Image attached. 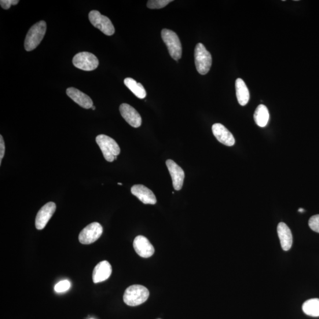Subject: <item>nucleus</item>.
<instances>
[{"label": "nucleus", "mask_w": 319, "mask_h": 319, "mask_svg": "<svg viewBox=\"0 0 319 319\" xmlns=\"http://www.w3.org/2000/svg\"><path fill=\"white\" fill-rule=\"evenodd\" d=\"M149 295V291L144 286L133 285L125 291L123 300L128 306H137L146 302Z\"/></svg>", "instance_id": "1"}, {"label": "nucleus", "mask_w": 319, "mask_h": 319, "mask_svg": "<svg viewBox=\"0 0 319 319\" xmlns=\"http://www.w3.org/2000/svg\"><path fill=\"white\" fill-rule=\"evenodd\" d=\"M46 23L45 21H40L30 28L25 37V49L30 52L34 50L41 43L46 32Z\"/></svg>", "instance_id": "2"}, {"label": "nucleus", "mask_w": 319, "mask_h": 319, "mask_svg": "<svg viewBox=\"0 0 319 319\" xmlns=\"http://www.w3.org/2000/svg\"><path fill=\"white\" fill-rule=\"evenodd\" d=\"M96 142L100 147L105 159L109 162H112L115 160V157L120 155L121 150L119 144L108 135H98Z\"/></svg>", "instance_id": "3"}, {"label": "nucleus", "mask_w": 319, "mask_h": 319, "mask_svg": "<svg viewBox=\"0 0 319 319\" xmlns=\"http://www.w3.org/2000/svg\"><path fill=\"white\" fill-rule=\"evenodd\" d=\"M161 35L171 57L178 61L181 58L182 54V44L178 36L173 31L166 28L163 29Z\"/></svg>", "instance_id": "4"}, {"label": "nucleus", "mask_w": 319, "mask_h": 319, "mask_svg": "<svg viewBox=\"0 0 319 319\" xmlns=\"http://www.w3.org/2000/svg\"><path fill=\"white\" fill-rule=\"evenodd\" d=\"M195 62L197 71L200 75H206L210 71L212 63V56L203 44L198 43L196 46Z\"/></svg>", "instance_id": "5"}, {"label": "nucleus", "mask_w": 319, "mask_h": 319, "mask_svg": "<svg viewBox=\"0 0 319 319\" xmlns=\"http://www.w3.org/2000/svg\"><path fill=\"white\" fill-rule=\"evenodd\" d=\"M89 20L91 23L95 27L99 29L107 36H112L114 34L115 28L111 20L97 10H93L89 14Z\"/></svg>", "instance_id": "6"}, {"label": "nucleus", "mask_w": 319, "mask_h": 319, "mask_svg": "<svg viewBox=\"0 0 319 319\" xmlns=\"http://www.w3.org/2000/svg\"><path fill=\"white\" fill-rule=\"evenodd\" d=\"M72 62L76 68L85 71H94L99 65L98 58L94 54L87 52L76 54Z\"/></svg>", "instance_id": "7"}, {"label": "nucleus", "mask_w": 319, "mask_h": 319, "mask_svg": "<svg viewBox=\"0 0 319 319\" xmlns=\"http://www.w3.org/2000/svg\"><path fill=\"white\" fill-rule=\"evenodd\" d=\"M103 228L100 223L93 222L87 225L79 234V241L84 245L95 243L102 236Z\"/></svg>", "instance_id": "8"}, {"label": "nucleus", "mask_w": 319, "mask_h": 319, "mask_svg": "<svg viewBox=\"0 0 319 319\" xmlns=\"http://www.w3.org/2000/svg\"><path fill=\"white\" fill-rule=\"evenodd\" d=\"M56 209V204L52 201L44 205L37 214L35 221L36 228L38 230L45 228L47 223L54 214Z\"/></svg>", "instance_id": "9"}, {"label": "nucleus", "mask_w": 319, "mask_h": 319, "mask_svg": "<svg viewBox=\"0 0 319 319\" xmlns=\"http://www.w3.org/2000/svg\"><path fill=\"white\" fill-rule=\"evenodd\" d=\"M120 111L121 115L123 119L134 128H138L141 126L142 123L141 117L136 109L133 106L127 104H122L120 106Z\"/></svg>", "instance_id": "10"}, {"label": "nucleus", "mask_w": 319, "mask_h": 319, "mask_svg": "<svg viewBox=\"0 0 319 319\" xmlns=\"http://www.w3.org/2000/svg\"><path fill=\"white\" fill-rule=\"evenodd\" d=\"M166 164L170 172L174 189L176 190H181L185 179L184 171L173 160H167Z\"/></svg>", "instance_id": "11"}, {"label": "nucleus", "mask_w": 319, "mask_h": 319, "mask_svg": "<svg viewBox=\"0 0 319 319\" xmlns=\"http://www.w3.org/2000/svg\"><path fill=\"white\" fill-rule=\"evenodd\" d=\"M133 247L137 254L142 258L150 257L155 251V248L148 238L142 236H138L135 238Z\"/></svg>", "instance_id": "12"}, {"label": "nucleus", "mask_w": 319, "mask_h": 319, "mask_svg": "<svg viewBox=\"0 0 319 319\" xmlns=\"http://www.w3.org/2000/svg\"><path fill=\"white\" fill-rule=\"evenodd\" d=\"M212 130L214 136L222 144L226 146L234 145L236 140L233 135L222 124L216 123L213 125Z\"/></svg>", "instance_id": "13"}, {"label": "nucleus", "mask_w": 319, "mask_h": 319, "mask_svg": "<svg viewBox=\"0 0 319 319\" xmlns=\"http://www.w3.org/2000/svg\"><path fill=\"white\" fill-rule=\"evenodd\" d=\"M131 192L144 204L155 205L157 202L155 194L144 185H134L132 187Z\"/></svg>", "instance_id": "14"}, {"label": "nucleus", "mask_w": 319, "mask_h": 319, "mask_svg": "<svg viewBox=\"0 0 319 319\" xmlns=\"http://www.w3.org/2000/svg\"><path fill=\"white\" fill-rule=\"evenodd\" d=\"M112 267L107 261L101 262L94 268L93 280L97 284L108 280L112 274Z\"/></svg>", "instance_id": "15"}, {"label": "nucleus", "mask_w": 319, "mask_h": 319, "mask_svg": "<svg viewBox=\"0 0 319 319\" xmlns=\"http://www.w3.org/2000/svg\"><path fill=\"white\" fill-rule=\"evenodd\" d=\"M67 94L69 98L83 108L90 109L94 106L93 101L89 96L75 88H69Z\"/></svg>", "instance_id": "16"}, {"label": "nucleus", "mask_w": 319, "mask_h": 319, "mask_svg": "<svg viewBox=\"0 0 319 319\" xmlns=\"http://www.w3.org/2000/svg\"><path fill=\"white\" fill-rule=\"evenodd\" d=\"M277 233L280 238L282 248L284 251H288L293 244V236L291 230L284 222H280L277 226Z\"/></svg>", "instance_id": "17"}, {"label": "nucleus", "mask_w": 319, "mask_h": 319, "mask_svg": "<svg viewBox=\"0 0 319 319\" xmlns=\"http://www.w3.org/2000/svg\"><path fill=\"white\" fill-rule=\"evenodd\" d=\"M237 98L238 102L242 106L246 105L249 100V92L244 80L238 78L236 82Z\"/></svg>", "instance_id": "18"}, {"label": "nucleus", "mask_w": 319, "mask_h": 319, "mask_svg": "<svg viewBox=\"0 0 319 319\" xmlns=\"http://www.w3.org/2000/svg\"><path fill=\"white\" fill-rule=\"evenodd\" d=\"M254 119L259 127H266L270 120V113L267 106L263 104L258 105L255 109Z\"/></svg>", "instance_id": "19"}, {"label": "nucleus", "mask_w": 319, "mask_h": 319, "mask_svg": "<svg viewBox=\"0 0 319 319\" xmlns=\"http://www.w3.org/2000/svg\"><path fill=\"white\" fill-rule=\"evenodd\" d=\"M124 84L133 93L135 96L140 99H144L146 97V91L144 86L140 83L131 78L124 79Z\"/></svg>", "instance_id": "20"}, {"label": "nucleus", "mask_w": 319, "mask_h": 319, "mask_svg": "<svg viewBox=\"0 0 319 319\" xmlns=\"http://www.w3.org/2000/svg\"><path fill=\"white\" fill-rule=\"evenodd\" d=\"M303 312L308 316L312 317L319 316V299H312L307 300L303 304Z\"/></svg>", "instance_id": "21"}, {"label": "nucleus", "mask_w": 319, "mask_h": 319, "mask_svg": "<svg viewBox=\"0 0 319 319\" xmlns=\"http://www.w3.org/2000/svg\"><path fill=\"white\" fill-rule=\"evenodd\" d=\"M172 2V0H150L147 4V6L150 9H160L164 8Z\"/></svg>", "instance_id": "22"}, {"label": "nucleus", "mask_w": 319, "mask_h": 319, "mask_svg": "<svg viewBox=\"0 0 319 319\" xmlns=\"http://www.w3.org/2000/svg\"><path fill=\"white\" fill-rule=\"evenodd\" d=\"M71 287V283L67 280L59 282L54 286V291L57 293L67 292Z\"/></svg>", "instance_id": "23"}, {"label": "nucleus", "mask_w": 319, "mask_h": 319, "mask_svg": "<svg viewBox=\"0 0 319 319\" xmlns=\"http://www.w3.org/2000/svg\"><path fill=\"white\" fill-rule=\"evenodd\" d=\"M309 225L311 230L319 233V215L311 216L309 219Z\"/></svg>", "instance_id": "24"}, {"label": "nucleus", "mask_w": 319, "mask_h": 319, "mask_svg": "<svg viewBox=\"0 0 319 319\" xmlns=\"http://www.w3.org/2000/svg\"><path fill=\"white\" fill-rule=\"evenodd\" d=\"M19 3L18 0H1L0 2V5L3 9L7 10L10 8L12 6L17 5Z\"/></svg>", "instance_id": "25"}, {"label": "nucleus", "mask_w": 319, "mask_h": 319, "mask_svg": "<svg viewBox=\"0 0 319 319\" xmlns=\"http://www.w3.org/2000/svg\"><path fill=\"white\" fill-rule=\"evenodd\" d=\"M5 143L2 135L0 136V165L2 164V160L5 155Z\"/></svg>", "instance_id": "26"}, {"label": "nucleus", "mask_w": 319, "mask_h": 319, "mask_svg": "<svg viewBox=\"0 0 319 319\" xmlns=\"http://www.w3.org/2000/svg\"><path fill=\"white\" fill-rule=\"evenodd\" d=\"M303 211H304V210L302 208H300L299 210V212H303Z\"/></svg>", "instance_id": "27"}, {"label": "nucleus", "mask_w": 319, "mask_h": 319, "mask_svg": "<svg viewBox=\"0 0 319 319\" xmlns=\"http://www.w3.org/2000/svg\"><path fill=\"white\" fill-rule=\"evenodd\" d=\"M92 109H93V110L95 109V106H93V107H92Z\"/></svg>", "instance_id": "28"}, {"label": "nucleus", "mask_w": 319, "mask_h": 319, "mask_svg": "<svg viewBox=\"0 0 319 319\" xmlns=\"http://www.w3.org/2000/svg\"><path fill=\"white\" fill-rule=\"evenodd\" d=\"M119 185H123L122 183H118Z\"/></svg>", "instance_id": "29"}, {"label": "nucleus", "mask_w": 319, "mask_h": 319, "mask_svg": "<svg viewBox=\"0 0 319 319\" xmlns=\"http://www.w3.org/2000/svg\"><path fill=\"white\" fill-rule=\"evenodd\" d=\"M117 156H115V160H117Z\"/></svg>", "instance_id": "30"}, {"label": "nucleus", "mask_w": 319, "mask_h": 319, "mask_svg": "<svg viewBox=\"0 0 319 319\" xmlns=\"http://www.w3.org/2000/svg\"><path fill=\"white\" fill-rule=\"evenodd\" d=\"M91 319H93V318H91Z\"/></svg>", "instance_id": "31"}]
</instances>
